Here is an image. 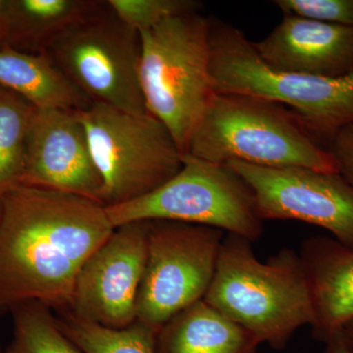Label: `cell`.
<instances>
[{
    "label": "cell",
    "instance_id": "cell-13",
    "mask_svg": "<svg viewBox=\"0 0 353 353\" xmlns=\"http://www.w3.org/2000/svg\"><path fill=\"white\" fill-rule=\"evenodd\" d=\"M254 46L277 69L324 78L353 75V28L285 15Z\"/></svg>",
    "mask_w": 353,
    "mask_h": 353
},
{
    "label": "cell",
    "instance_id": "cell-28",
    "mask_svg": "<svg viewBox=\"0 0 353 353\" xmlns=\"http://www.w3.org/2000/svg\"><path fill=\"white\" fill-rule=\"evenodd\" d=\"M0 353H6V350H2L1 345H0Z\"/></svg>",
    "mask_w": 353,
    "mask_h": 353
},
{
    "label": "cell",
    "instance_id": "cell-18",
    "mask_svg": "<svg viewBox=\"0 0 353 353\" xmlns=\"http://www.w3.org/2000/svg\"><path fill=\"white\" fill-rule=\"evenodd\" d=\"M34 108L0 85V196L24 180L26 145Z\"/></svg>",
    "mask_w": 353,
    "mask_h": 353
},
{
    "label": "cell",
    "instance_id": "cell-23",
    "mask_svg": "<svg viewBox=\"0 0 353 353\" xmlns=\"http://www.w3.org/2000/svg\"><path fill=\"white\" fill-rule=\"evenodd\" d=\"M339 173L353 187V123L341 130L330 143Z\"/></svg>",
    "mask_w": 353,
    "mask_h": 353
},
{
    "label": "cell",
    "instance_id": "cell-22",
    "mask_svg": "<svg viewBox=\"0 0 353 353\" xmlns=\"http://www.w3.org/2000/svg\"><path fill=\"white\" fill-rule=\"evenodd\" d=\"M285 15L353 28V0H275Z\"/></svg>",
    "mask_w": 353,
    "mask_h": 353
},
{
    "label": "cell",
    "instance_id": "cell-5",
    "mask_svg": "<svg viewBox=\"0 0 353 353\" xmlns=\"http://www.w3.org/2000/svg\"><path fill=\"white\" fill-rule=\"evenodd\" d=\"M139 82L148 113L161 121L182 154L216 92L210 79V18H167L139 32Z\"/></svg>",
    "mask_w": 353,
    "mask_h": 353
},
{
    "label": "cell",
    "instance_id": "cell-11",
    "mask_svg": "<svg viewBox=\"0 0 353 353\" xmlns=\"http://www.w3.org/2000/svg\"><path fill=\"white\" fill-rule=\"evenodd\" d=\"M148 229L150 221L115 228L79 271L66 311L83 321L105 328L131 326L136 321Z\"/></svg>",
    "mask_w": 353,
    "mask_h": 353
},
{
    "label": "cell",
    "instance_id": "cell-24",
    "mask_svg": "<svg viewBox=\"0 0 353 353\" xmlns=\"http://www.w3.org/2000/svg\"><path fill=\"white\" fill-rule=\"evenodd\" d=\"M325 345L326 347L323 353H353L350 343H348L343 332L334 336L331 340L325 343Z\"/></svg>",
    "mask_w": 353,
    "mask_h": 353
},
{
    "label": "cell",
    "instance_id": "cell-8",
    "mask_svg": "<svg viewBox=\"0 0 353 353\" xmlns=\"http://www.w3.org/2000/svg\"><path fill=\"white\" fill-rule=\"evenodd\" d=\"M43 54L92 102L148 112L139 82L141 36L108 1L72 25Z\"/></svg>",
    "mask_w": 353,
    "mask_h": 353
},
{
    "label": "cell",
    "instance_id": "cell-26",
    "mask_svg": "<svg viewBox=\"0 0 353 353\" xmlns=\"http://www.w3.org/2000/svg\"><path fill=\"white\" fill-rule=\"evenodd\" d=\"M343 332L345 336H347L348 343H350V347H352L353 350V321L348 323Z\"/></svg>",
    "mask_w": 353,
    "mask_h": 353
},
{
    "label": "cell",
    "instance_id": "cell-14",
    "mask_svg": "<svg viewBox=\"0 0 353 353\" xmlns=\"http://www.w3.org/2000/svg\"><path fill=\"white\" fill-rule=\"evenodd\" d=\"M312 299L313 336L327 343L353 321V248L315 236L301 255Z\"/></svg>",
    "mask_w": 353,
    "mask_h": 353
},
{
    "label": "cell",
    "instance_id": "cell-1",
    "mask_svg": "<svg viewBox=\"0 0 353 353\" xmlns=\"http://www.w3.org/2000/svg\"><path fill=\"white\" fill-rule=\"evenodd\" d=\"M1 199L0 316L32 301L68 310L79 271L115 229L105 206L26 183Z\"/></svg>",
    "mask_w": 353,
    "mask_h": 353
},
{
    "label": "cell",
    "instance_id": "cell-2",
    "mask_svg": "<svg viewBox=\"0 0 353 353\" xmlns=\"http://www.w3.org/2000/svg\"><path fill=\"white\" fill-rule=\"evenodd\" d=\"M203 301L275 350H282L297 330L313 321L301 256L283 250L268 262L259 261L252 241L233 234L223 239Z\"/></svg>",
    "mask_w": 353,
    "mask_h": 353
},
{
    "label": "cell",
    "instance_id": "cell-4",
    "mask_svg": "<svg viewBox=\"0 0 353 353\" xmlns=\"http://www.w3.org/2000/svg\"><path fill=\"white\" fill-rule=\"evenodd\" d=\"M209 72L216 94L250 95L288 106L321 145H330L353 123V75L324 78L275 68L241 30L212 18Z\"/></svg>",
    "mask_w": 353,
    "mask_h": 353
},
{
    "label": "cell",
    "instance_id": "cell-17",
    "mask_svg": "<svg viewBox=\"0 0 353 353\" xmlns=\"http://www.w3.org/2000/svg\"><path fill=\"white\" fill-rule=\"evenodd\" d=\"M97 0H9L7 46L43 54L72 25L92 12Z\"/></svg>",
    "mask_w": 353,
    "mask_h": 353
},
{
    "label": "cell",
    "instance_id": "cell-10",
    "mask_svg": "<svg viewBox=\"0 0 353 353\" xmlns=\"http://www.w3.org/2000/svg\"><path fill=\"white\" fill-rule=\"evenodd\" d=\"M245 181L262 220H296L327 230L353 248V187L340 173L303 167L226 163Z\"/></svg>",
    "mask_w": 353,
    "mask_h": 353
},
{
    "label": "cell",
    "instance_id": "cell-6",
    "mask_svg": "<svg viewBox=\"0 0 353 353\" xmlns=\"http://www.w3.org/2000/svg\"><path fill=\"white\" fill-rule=\"evenodd\" d=\"M79 115L103 182L105 208L150 194L182 168L183 154L175 139L152 114L92 102Z\"/></svg>",
    "mask_w": 353,
    "mask_h": 353
},
{
    "label": "cell",
    "instance_id": "cell-21",
    "mask_svg": "<svg viewBox=\"0 0 353 353\" xmlns=\"http://www.w3.org/2000/svg\"><path fill=\"white\" fill-rule=\"evenodd\" d=\"M108 6L125 24L141 32L167 18L201 12L202 3L196 0H108Z\"/></svg>",
    "mask_w": 353,
    "mask_h": 353
},
{
    "label": "cell",
    "instance_id": "cell-25",
    "mask_svg": "<svg viewBox=\"0 0 353 353\" xmlns=\"http://www.w3.org/2000/svg\"><path fill=\"white\" fill-rule=\"evenodd\" d=\"M9 0H0V50L7 46Z\"/></svg>",
    "mask_w": 353,
    "mask_h": 353
},
{
    "label": "cell",
    "instance_id": "cell-3",
    "mask_svg": "<svg viewBox=\"0 0 353 353\" xmlns=\"http://www.w3.org/2000/svg\"><path fill=\"white\" fill-rule=\"evenodd\" d=\"M188 153L218 164L240 161L339 173L334 155L294 111L250 95L215 94L192 132Z\"/></svg>",
    "mask_w": 353,
    "mask_h": 353
},
{
    "label": "cell",
    "instance_id": "cell-7",
    "mask_svg": "<svg viewBox=\"0 0 353 353\" xmlns=\"http://www.w3.org/2000/svg\"><path fill=\"white\" fill-rule=\"evenodd\" d=\"M114 228L138 221H174L216 228L246 240L263 233L252 190L226 164L183 154L181 170L134 201L105 208Z\"/></svg>",
    "mask_w": 353,
    "mask_h": 353
},
{
    "label": "cell",
    "instance_id": "cell-9",
    "mask_svg": "<svg viewBox=\"0 0 353 353\" xmlns=\"http://www.w3.org/2000/svg\"><path fill=\"white\" fill-rule=\"evenodd\" d=\"M225 232L216 228L150 221L136 321L157 331L202 301L214 277Z\"/></svg>",
    "mask_w": 353,
    "mask_h": 353
},
{
    "label": "cell",
    "instance_id": "cell-12",
    "mask_svg": "<svg viewBox=\"0 0 353 353\" xmlns=\"http://www.w3.org/2000/svg\"><path fill=\"white\" fill-rule=\"evenodd\" d=\"M22 183L68 192L103 205V182L79 111L34 108Z\"/></svg>",
    "mask_w": 353,
    "mask_h": 353
},
{
    "label": "cell",
    "instance_id": "cell-20",
    "mask_svg": "<svg viewBox=\"0 0 353 353\" xmlns=\"http://www.w3.org/2000/svg\"><path fill=\"white\" fill-rule=\"evenodd\" d=\"M13 336L6 353H83L58 326L52 309L43 303L16 306Z\"/></svg>",
    "mask_w": 353,
    "mask_h": 353
},
{
    "label": "cell",
    "instance_id": "cell-19",
    "mask_svg": "<svg viewBox=\"0 0 353 353\" xmlns=\"http://www.w3.org/2000/svg\"><path fill=\"white\" fill-rule=\"evenodd\" d=\"M57 314L60 330L83 353H155L157 332L138 321L116 330L83 321L68 311Z\"/></svg>",
    "mask_w": 353,
    "mask_h": 353
},
{
    "label": "cell",
    "instance_id": "cell-15",
    "mask_svg": "<svg viewBox=\"0 0 353 353\" xmlns=\"http://www.w3.org/2000/svg\"><path fill=\"white\" fill-rule=\"evenodd\" d=\"M260 345L252 333L202 299L158 331L155 353H256Z\"/></svg>",
    "mask_w": 353,
    "mask_h": 353
},
{
    "label": "cell",
    "instance_id": "cell-27",
    "mask_svg": "<svg viewBox=\"0 0 353 353\" xmlns=\"http://www.w3.org/2000/svg\"><path fill=\"white\" fill-rule=\"evenodd\" d=\"M1 215H2V199H1V196H0V219H1Z\"/></svg>",
    "mask_w": 353,
    "mask_h": 353
},
{
    "label": "cell",
    "instance_id": "cell-16",
    "mask_svg": "<svg viewBox=\"0 0 353 353\" xmlns=\"http://www.w3.org/2000/svg\"><path fill=\"white\" fill-rule=\"evenodd\" d=\"M0 85L24 97L36 108L83 111L92 103L46 54L9 46L0 50Z\"/></svg>",
    "mask_w": 353,
    "mask_h": 353
}]
</instances>
